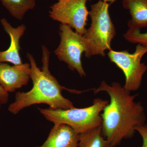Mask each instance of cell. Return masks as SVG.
<instances>
[{"label": "cell", "mask_w": 147, "mask_h": 147, "mask_svg": "<svg viewBox=\"0 0 147 147\" xmlns=\"http://www.w3.org/2000/svg\"><path fill=\"white\" fill-rule=\"evenodd\" d=\"M95 94L107 93L110 101L100 114L102 135L111 147H115L124 139H130L136 132L135 127L145 123L144 108L135 101L138 94L131 95L119 83L108 84L105 81L93 89Z\"/></svg>", "instance_id": "1"}, {"label": "cell", "mask_w": 147, "mask_h": 147, "mask_svg": "<svg viewBox=\"0 0 147 147\" xmlns=\"http://www.w3.org/2000/svg\"><path fill=\"white\" fill-rule=\"evenodd\" d=\"M42 70L38 68L33 56L27 54L31 65L30 78L33 82L32 88L26 92H17L15 100L8 108L9 112L16 115L25 108L35 104L44 103L50 108L56 109H70L74 108L71 101L64 97L62 91L66 90L75 93L82 91L69 89L61 86L57 79L50 73L49 69L50 52L43 45L42 47Z\"/></svg>", "instance_id": "2"}, {"label": "cell", "mask_w": 147, "mask_h": 147, "mask_svg": "<svg viewBox=\"0 0 147 147\" xmlns=\"http://www.w3.org/2000/svg\"><path fill=\"white\" fill-rule=\"evenodd\" d=\"M109 101L96 98L92 105L86 108L70 109L38 108L40 112L47 120L55 125L64 124L73 129L79 134L100 126L102 118L100 114Z\"/></svg>", "instance_id": "3"}, {"label": "cell", "mask_w": 147, "mask_h": 147, "mask_svg": "<svg viewBox=\"0 0 147 147\" xmlns=\"http://www.w3.org/2000/svg\"><path fill=\"white\" fill-rule=\"evenodd\" d=\"M110 3L102 1L91 5L89 16L90 26L84 36L88 42V50L85 56L105 57V52L111 48V42L116 34L115 25L109 13Z\"/></svg>", "instance_id": "4"}, {"label": "cell", "mask_w": 147, "mask_h": 147, "mask_svg": "<svg viewBox=\"0 0 147 147\" xmlns=\"http://www.w3.org/2000/svg\"><path fill=\"white\" fill-rule=\"evenodd\" d=\"M146 53V47L139 44L132 53L127 50L117 51L112 49L107 53L110 61L123 72L125 78L124 88L130 92L137 90L141 86L147 70V66L142 62V59Z\"/></svg>", "instance_id": "5"}, {"label": "cell", "mask_w": 147, "mask_h": 147, "mask_svg": "<svg viewBox=\"0 0 147 147\" xmlns=\"http://www.w3.org/2000/svg\"><path fill=\"white\" fill-rule=\"evenodd\" d=\"M61 41L55 50V55L61 61L67 64L71 71L76 70L82 77L86 76L82 65V54L88 50V42L84 36L74 32L65 24L60 26Z\"/></svg>", "instance_id": "6"}, {"label": "cell", "mask_w": 147, "mask_h": 147, "mask_svg": "<svg viewBox=\"0 0 147 147\" xmlns=\"http://www.w3.org/2000/svg\"><path fill=\"white\" fill-rule=\"evenodd\" d=\"M91 0H63L50 7L49 15L54 21H59L75 29L76 32L84 36L86 32L89 11L87 2Z\"/></svg>", "instance_id": "7"}, {"label": "cell", "mask_w": 147, "mask_h": 147, "mask_svg": "<svg viewBox=\"0 0 147 147\" xmlns=\"http://www.w3.org/2000/svg\"><path fill=\"white\" fill-rule=\"evenodd\" d=\"M30 64L11 66L0 63V85L7 92L26 86L30 78Z\"/></svg>", "instance_id": "8"}, {"label": "cell", "mask_w": 147, "mask_h": 147, "mask_svg": "<svg viewBox=\"0 0 147 147\" xmlns=\"http://www.w3.org/2000/svg\"><path fill=\"white\" fill-rule=\"evenodd\" d=\"M1 23L10 36L11 42L7 50L0 51V63L8 62L15 65L23 64L20 55V40L26 31V26L22 24L17 28H13L5 18L1 19Z\"/></svg>", "instance_id": "9"}, {"label": "cell", "mask_w": 147, "mask_h": 147, "mask_svg": "<svg viewBox=\"0 0 147 147\" xmlns=\"http://www.w3.org/2000/svg\"><path fill=\"white\" fill-rule=\"evenodd\" d=\"M79 134L67 125H55L43 144L36 147H77Z\"/></svg>", "instance_id": "10"}, {"label": "cell", "mask_w": 147, "mask_h": 147, "mask_svg": "<svg viewBox=\"0 0 147 147\" xmlns=\"http://www.w3.org/2000/svg\"><path fill=\"white\" fill-rule=\"evenodd\" d=\"M122 5L131 15L129 28L141 30L147 28V0H123Z\"/></svg>", "instance_id": "11"}, {"label": "cell", "mask_w": 147, "mask_h": 147, "mask_svg": "<svg viewBox=\"0 0 147 147\" xmlns=\"http://www.w3.org/2000/svg\"><path fill=\"white\" fill-rule=\"evenodd\" d=\"M77 147H111L102 134L101 126L79 134Z\"/></svg>", "instance_id": "12"}, {"label": "cell", "mask_w": 147, "mask_h": 147, "mask_svg": "<svg viewBox=\"0 0 147 147\" xmlns=\"http://www.w3.org/2000/svg\"><path fill=\"white\" fill-rule=\"evenodd\" d=\"M3 5L16 19L21 20L29 10L33 9L36 0H0Z\"/></svg>", "instance_id": "13"}, {"label": "cell", "mask_w": 147, "mask_h": 147, "mask_svg": "<svg viewBox=\"0 0 147 147\" xmlns=\"http://www.w3.org/2000/svg\"><path fill=\"white\" fill-rule=\"evenodd\" d=\"M123 36L130 43L140 44L147 48V32L142 33L139 29L129 28Z\"/></svg>", "instance_id": "14"}, {"label": "cell", "mask_w": 147, "mask_h": 147, "mask_svg": "<svg viewBox=\"0 0 147 147\" xmlns=\"http://www.w3.org/2000/svg\"><path fill=\"white\" fill-rule=\"evenodd\" d=\"M136 131H138L143 139V144L141 147H147V124L138 125L135 127Z\"/></svg>", "instance_id": "15"}, {"label": "cell", "mask_w": 147, "mask_h": 147, "mask_svg": "<svg viewBox=\"0 0 147 147\" xmlns=\"http://www.w3.org/2000/svg\"><path fill=\"white\" fill-rule=\"evenodd\" d=\"M9 93L0 85V103L5 104L8 102Z\"/></svg>", "instance_id": "16"}, {"label": "cell", "mask_w": 147, "mask_h": 147, "mask_svg": "<svg viewBox=\"0 0 147 147\" xmlns=\"http://www.w3.org/2000/svg\"><path fill=\"white\" fill-rule=\"evenodd\" d=\"M99 1H103L105 2L110 3H113L115 2L116 1H117V0H99Z\"/></svg>", "instance_id": "17"}, {"label": "cell", "mask_w": 147, "mask_h": 147, "mask_svg": "<svg viewBox=\"0 0 147 147\" xmlns=\"http://www.w3.org/2000/svg\"><path fill=\"white\" fill-rule=\"evenodd\" d=\"M1 103H0V109H1Z\"/></svg>", "instance_id": "18"}, {"label": "cell", "mask_w": 147, "mask_h": 147, "mask_svg": "<svg viewBox=\"0 0 147 147\" xmlns=\"http://www.w3.org/2000/svg\"><path fill=\"white\" fill-rule=\"evenodd\" d=\"M63 1V0H58V1Z\"/></svg>", "instance_id": "19"}]
</instances>
